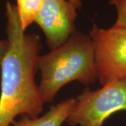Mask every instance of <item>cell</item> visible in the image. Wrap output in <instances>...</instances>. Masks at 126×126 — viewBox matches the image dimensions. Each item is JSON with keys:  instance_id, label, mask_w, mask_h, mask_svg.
Masks as SVG:
<instances>
[{"instance_id": "5b68a950", "label": "cell", "mask_w": 126, "mask_h": 126, "mask_svg": "<svg viewBox=\"0 0 126 126\" xmlns=\"http://www.w3.org/2000/svg\"><path fill=\"white\" fill-rule=\"evenodd\" d=\"M75 5L69 0H44L34 23L44 33L50 50L65 44L76 32Z\"/></svg>"}, {"instance_id": "30bf717a", "label": "cell", "mask_w": 126, "mask_h": 126, "mask_svg": "<svg viewBox=\"0 0 126 126\" xmlns=\"http://www.w3.org/2000/svg\"><path fill=\"white\" fill-rule=\"evenodd\" d=\"M69 1L75 5L78 9H80L82 6V2L81 0H69Z\"/></svg>"}, {"instance_id": "3957f363", "label": "cell", "mask_w": 126, "mask_h": 126, "mask_svg": "<svg viewBox=\"0 0 126 126\" xmlns=\"http://www.w3.org/2000/svg\"><path fill=\"white\" fill-rule=\"evenodd\" d=\"M67 118L71 126H103L113 113L126 111V79L111 82L92 91L86 88L75 99Z\"/></svg>"}, {"instance_id": "52a82bcc", "label": "cell", "mask_w": 126, "mask_h": 126, "mask_svg": "<svg viewBox=\"0 0 126 126\" xmlns=\"http://www.w3.org/2000/svg\"><path fill=\"white\" fill-rule=\"evenodd\" d=\"M44 0H16V7L23 29L34 23Z\"/></svg>"}, {"instance_id": "6da1fadb", "label": "cell", "mask_w": 126, "mask_h": 126, "mask_svg": "<svg viewBox=\"0 0 126 126\" xmlns=\"http://www.w3.org/2000/svg\"><path fill=\"white\" fill-rule=\"evenodd\" d=\"M5 16L8 46L0 72V126L13 124L19 115L37 118L44 104L35 82L42 48L40 36L25 33L16 6L9 1Z\"/></svg>"}, {"instance_id": "277c9868", "label": "cell", "mask_w": 126, "mask_h": 126, "mask_svg": "<svg viewBox=\"0 0 126 126\" xmlns=\"http://www.w3.org/2000/svg\"><path fill=\"white\" fill-rule=\"evenodd\" d=\"M97 79L102 86L126 79V28L103 29L95 24L90 32Z\"/></svg>"}, {"instance_id": "9c48e42d", "label": "cell", "mask_w": 126, "mask_h": 126, "mask_svg": "<svg viewBox=\"0 0 126 126\" xmlns=\"http://www.w3.org/2000/svg\"><path fill=\"white\" fill-rule=\"evenodd\" d=\"M7 46H8V42L7 40H0V72H1V64L4 58L5 53L7 49Z\"/></svg>"}, {"instance_id": "8992f818", "label": "cell", "mask_w": 126, "mask_h": 126, "mask_svg": "<svg viewBox=\"0 0 126 126\" xmlns=\"http://www.w3.org/2000/svg\"><path fill=\"white\" fill-rule=\"evenodd\" d=\"M76 100L70 98L51 107L48 111L41 117L31 118L24 115L18 121H14V126H61L74 107Z\"/></svg>"}, {"instance_id": "ba28073f", "label": "cell", "mask_w": 126, "mask_h": 126, "mask_svg": "<svg viewBox=\"0 0 126 126\" xmlns=\"http://www.w3.org/2000/svg\"><path fill=\"white\" fill-rule=\"evenodd\" d=\"M109 4L115 6L117 18L114 26L126 28V0H110Z\"/></svg>"}, {"instance_id": "7a4b0ae2", "label": "cell", "mask_w": 126, "mask_h": 126, "mask_svg": "<svg viewBox=\"0 0 126 126\" xmlns=\"http://www.w3.org/2000/svg\"><path fill=\"white\" fill-rule=\"evenodd\" d=\"M39 90L44 103H51L58 91L72 81L90 85L97 79L90 35L76 32L63 46L38 58Z\"/></svg>"}]
</instances>
